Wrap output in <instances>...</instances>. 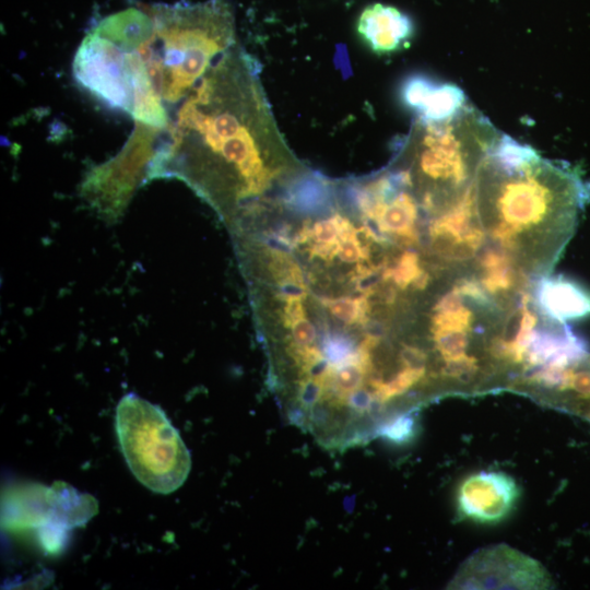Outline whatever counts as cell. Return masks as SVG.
<instances>
[{
	"label": "cell",
	"instance_id": "6da1fadb",
	"mask_svg": "<svg viewBox=\"0 0 590 590\" xmlns=\"http://www.w3.org/2000/svg\"><path fill=\"white\" fill-rule=\"evenodd\" d=\"M158 140L150 177L197 182L203 172H228L241 197L261 192L278 164L295 161L271 111L260 64L237 44L185 97Z\"/></svg>",
	"mask_w": 590,
	"mask_h": 590
},
{
	"label": "cell",
	"instance_id": "7a4b0ae2",
	"mask_svg": "<svg viewBox=\"0 0 590 590\" xmlns=\"http://www.w3.org/2000/svg\"><path fill=\"white\" fill-rule=\"evenodd\" d=\"M474 192L489 240L541 279L574 235L590 202V181L567 163L545 160L502 134L477 170Z\"/></svg>",
	"mask_w": 590,
	"mask_h": 590
},
{
	"label": "cell",
	"instance_id": "3957f363",
	"mask_svg": "<svg viewBox=\"0 0 590 590\" xmlns=\"http://www.w3.org/2000/svg\"><path fill=\"white\" fill-rule=\"evenodd\" d=\"M148 10L150 24L139 54L155 95L169 111L236 45L234 10L227 0L156 3Z\"/></svg>",
	"mask_w": 590,
	"mask_h": 590
},
{
	"label": "cell",
	"instance_id": "277c9868",
	"mask_svg": "<svg viewBox=\"0 0 590 590\" xmlns=\"http://www.w3.org/2000/svg\"><path fill=\"white\" fill-rule=\"evenodd\" d=\"M500 135L485 116L465 105L441 122L415 120L397 145V160L408 165L403 170L423 208L442 211L473 187L484 157Z\"/></svg>",
	"mask_w": 590,
	"mask_h": 590
},
{
	"label": "cell",
	"instance_id": "5b68a950",
	"mask_svg": "<svg viewBox=\"0 0 590 590\" xmlns=\"http://www.w3.org/2000/svg\"><path fill=\"white\" fill-rule=\"evenodd\" d=\"M116 432L126 462L149 489L169 494L188 477L191 458L178 430L156 404L123 396L116 410Z\"/></svg>",
	"mask_w": 590,
	"mask_h": 590
},
{
	"label": "cell",
	"instance_id": "8992f818",
	"mask_svg": "<svg viewBox=\"0 0 590 590\" xmlns=\"http://www.w3.org/2000/svg\"><path fill=\"white\" fill-rule=\"evenodd\" d=\"M97 511L93 497L79 494L67 484L52 487L28 485L16 488L3 504V523L11 528H39L44 546L56 551L63 533L82 526Z\"/></svg>",
	"mask_w": 590,
	"mask_h": 590
},
{
	"label": "cell",
	"instance_id": "52a82bcc",
	"mask_svg": "<svg viewBox=\"0 0 590 590\" xmlns=\"http://www.w3.org/2000/svg\"><path fill=\"white\" fill-rule=\"evenodd\" d=\"M553 582L534 558L504 543L472 553L448 583L449 589H548Z\"/></svg>",
	"mask_w": 590,
	"mask_h": 590
},
{
	"label": "cell",
	"instance_id": "ba28073f",
	"mask_svg": "<svg viewBox=\"0 0 590 590\" xmlns=\"http://www.w3.org/2000/svg\"><path fill=\"white\" fill-rule=\"evenodd\" d=\"M519 495L516 481L507 473H474L458 487V514L475 523L494 524L512 511Z\"/></svg>",
	"mask_w": 590,
	"mask_h": 590
},
{
	"label": "cell",
	"instance_id": "9c48e42d",
	"mask_svg": "<svg viewBox=\"0 0 590 590\" xmlns=\"http://www.w3.org/2000/svg\"><path fill=\"white\" fill-rule=\"evenodd\" d=\"M465 99L456 84L421 73L408 75L399 87L400 103L415 115V120L425 123L450 119L467 105Z\"/></svg>",
	"mask_w": 590,
	"mask_h": 590
},
{
	"label": "cell",
	"instance_id": "30bf717a",
	"mask_svg": "<svg viewBox=\"0 0 590 590\" xmlns=\"http://www.w3.org/2000/svg\"><path fill=\"white\" fill-rule=\"evenodd\" d=\"M414 32V22L409 14L384 3L364 8L356 22L359 39L376 55H390L408 47Z\"/></svg>",
	"mask_w": 590,
	"mask_h": 590
},
{
	"label": "cell",
	"instance_id": "8fae6325",
	"mask_svg": "<svg viewBox=\"0 0 590 590\" xmlns=\"http://www.w3.org/2000/svg\"><path fill=\"white\" fill-rule=\"evenodd\" d=\"M534 295L541 310L558 322L590 317V288L573 279L546 275L538 281Z\"/></svg>",
	"mask_w": 590,
	"mask_h": 590
},
{
	"label": "cell",
	"instance_id": "7c38bea8",
	"mask_svg": "<svg viewBox=\"0 0 590 590\" xmlns=\"http://www.w3.org/2000/svg\"><path fill=\"white\" fill-rule=\"evenodd\" d=\"M329 309L339 320L350 323L364 317L366 303L363 298H338L329 300Z\"/></svg>",
	"mask_w": 590,
	"mask_h": 590
},
{
	"label": "cell",
	"instance_id": "4fadbf2b",
	"mask_svg": "<svg viewBox=\"0 0 590 590\" xmlns=\"http://www.w3.org/2000/svg\"><path fill=\"white\" fill-rule=\"evenodd\" d=\"M345 219L340 215L317 222L312 228V235L319 244L338 245V236Z\"/></svg>",
	"mask_w": 590,
	"mask_h": 590
},
{
	"label": "cell",
	"instance_id": "5bb4252c",
	"mask_svg": "<svg viewBox=\"0 0 590 590\" xmlns=\"http://www.w3.org/2000/svg\"><path fill=\"white\" fill-rule=\"evenodd\" d=\"M292 340L286 344L284 349L288 347H304L311 345L316 339L317 333L314 326L304 318L294 321L292 324Z\"/></svg>",
	"mask_w": 590,
	"mask_h": 590
},
{
	"label": "cell",
	"instance_id": "9a60e30c",
	"mask_svg": "<svg viewBox=\"0 0 590 590\" xmlns=\"http://www.w3.org/2000/svg\"><path fill=\"white\" fill-rule=\"evenodd\" d=\"M342 243L339 244L338 256L340 260L347 263H353L364 258L363 249L359 243L355 238V234L342 238Z\"/></svg>",
	"mask_w": 590,
	"mask_h": 590
}]
</instances>
